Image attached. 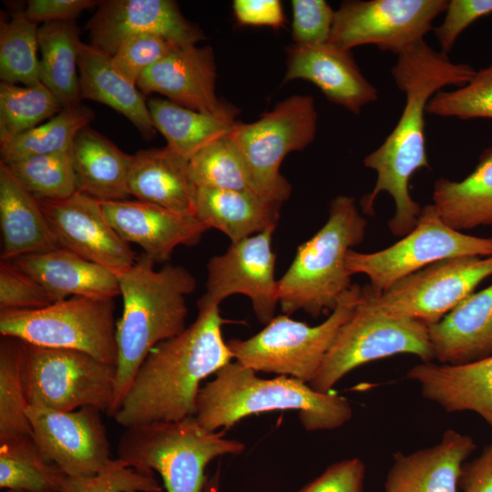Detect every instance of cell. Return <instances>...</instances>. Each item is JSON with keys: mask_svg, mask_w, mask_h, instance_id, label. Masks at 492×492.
I'll return each mask as SVG.
<instances>
[{"mask_svg": "<svg viewBox=\"0 0 492 492\" xmlns=\"http://www.w3.org/2000/svg\"><path fill=\"white\" fill-rule=\"evenodd\" d=\"M476 449L470 436L447 429L432 446L396 452L382 492H457L462 466Z\"/></svg>", "mask_w": 492, "mask_h": 492, "instance_id": "obj_22", "label": "cell"}, {"mask_svg": "<svg viewBox=\"0 0 492 492\" xmlns=\"http://www.w3.org/2000/svg\"><path fill=\"white\" fill-rule=\"evenodd\" d=\"M446 0L344 1L334 11L329 43L343 50L374 45L398 55L424 39Z\"/></svg>", "mask_w": 492, "mask_h": 492, "instance_id": "obj_14", "label": "cell"}, {"mask_svg": "<svg viewBox=\"0 0 492 492\" xmlns=\"http://www.w3.org/2000/svg\"><path fill=\"white\" fill-rule=\"evenodd\" d=\"M274 410H298L307 431L339 428L353 415L351 404L343 396L315 391L287 375L261 378L254 370L231 362L200 388L195 417L214 432L229 429L243 417Z\"/></svg>", "mask_w": 492, "mask_h": 492, "instance_id": "obj_4", "label": "cell"}, {"mask_svg": "<svg viewBox=\"0 0 492 492\" xmlns=\"http://www.w3.org/2000/svg\"><path fill=\"white\" fill-rule=\"evenodd\" d=\"M365 466L359 457L330 465L318 477L295 492H363Z\"/></svg>", "mask_w": 492, "mask_h": 492, "instance_id": "obj_47", "label": "cell"}, {"mask_svg": "<svg viewBox=\"0 0 492 492\" xmlns=\"http://www.w3.org/2000/svg\"><path fill=\"white\" fill-rule=\"evenodd\" d=\"M435 359L458 365L492 354V285L474 292L428 326Z\"/></svg>", "mask_w": 492, "mask_h": 492, "instance_id": "obj_25", "label": "cell"}, {"mask_svg": "<svg viewBox=\"0 0 492 492\" xmlns=\"http://www.w3.org/2000/svg\"><path fill=\"white\" fill-rule=\"evenodd\" d=\"M94 112L79 104L63 108L51 119L11 139L1 149V161L69 150L78 132L94 119Z\"/></svg>", "mask_w": 492, "mask_h": 492, "instance_id": "obj_35", "label": "cell"}, {"mask_svg": "<svg viewBox=\"0 0 492 492\" xmlns=\"http://www.w3.org/2000/svg\"><path fill=\"white\" fill-rule=\"evenodd\" d=\"M477 70L452 62L423 39L397 55L391 68L395 85L405 94L399 120L384 141L364 159L376 172L373 190L361 200L363 211L374 214V203L385 191L394 200L395 212L388 221L395 236L404 237L417 224L422 208L410 195L409 180L420 169H430L425 151V114L431 97L443 87L467 84Z\"/></svg>", "mask_w": 492, "mask_h": 492, "instance_id": "obj_1", "label": "cell"}, {"mask_svg": "<svg viewBox=\"0 0 492 492\" xmlns=\"http://www.w3.org/2000/svg\"><path fill=\"white\" fill-rule=\"evenodd\" d=\"M233 11L239 24L247 26H282L285 17L278 0H235Z\"/></svg>", "mask_w": 492, "mask_h": 492, "instance_id": "obj_49", "label": "cell"}, {"mask_svg": "<svg viewBox=\"0 0 492 492\" xmlns=\"http://www.w3.org/2000/svg\"><path fill=\"white\" fill-rule=\"evenodd\" d=\"M400 354L432 362L435 354L428 326L378 308L362 288L354 314L340 329L318 374L309 384L315 391L328 393L354 368Z\"/></svg>", "mask_w": 492, "mask_h": 492, "instance_id": "obj_8", "label": "cell"}, {"mask_svg": "<svg viewBox=\"0 0 492 492\" xmlns=\"http://www.w3.org/2000/svg\"><path fill=\"white\" fill-rule=\"evenodd\" d=\"M406 376L418 384L425 399L445 411L474 412L492 429V354L458 365L422 362Z\"/></svg>", "mask_w": 492, "mask_h": 492, "instance_id": "obj_23", "label": "cell"}, {"mask_svg": "<svg viewBox=\"0 0 492 492\" xmlns=\"http://www.w3.org/2000/svg\"><path fill=\"white\" fill-rule=\"evenodd\" d=\"M38 25L17 11L0 24V78L26 87L41 83L39 77Z\"/></svg>", "mask_w": 492, "mask_h": 492, "instance_id": "obj_37", "label": "cell"}, {"mask_svg": "<svg viewBox=\"0 0 492 492\" xmlns=\"http://www.w3.org/2000/svg\"><path fill=\"white\" fill-rule=\"evenodd\" d=\"M57 302L41 284L7 261L0 262V311L30 310Z\"/></svg>", "mask_w": 492, "mask_h": 492, "instance_id": "obj_44", "label": "cell"}, {"mask_svg": "<svg viewBox=\"0 0 492 492\" xmlns=\"http://www.w3.org/2000/svg\"><path fill=\"white\" fill-rule=\"evenodd\" d=\"M155 264L143 253L118 275L123 311L117 323V384L111 416L149 351L186 329V296L195 291L196 279L183 266L165 264L157 271Z\"/></svg>", "mask_w": 492, "mask_h": 492, "instance_id": "obj_3", "label": "cell"}, {"mask_svg": "<svg viewBox=\"0 0 492 492\" xmlns=\"http://www.w3.org/2000/svg\"><path fill=\"white\" fill-rule=\"evenodd\" d=\"M62 107L42 84L21 87L0 83V147L56 115Z\"/></svg>", "mask_w": 492, "mask_h": 492, "instance_id": "obj_38", "label": "cell"}, {"mask_svg": "<svg viewBox=\"0 0 492 492\" xmlns=\"http://www.w3.org/2000/svg\"><path fill=\"white\" fill-rule=\"evenodd\" d=\"M292 38L296 46L328 43L334 11L323 0H292Z\"/></svg>", "mask_w": 492, "mask_h": 492, "instance_id": "obj_45", "label": "cell"}, {"mask_svg": "<svg viewBox=\"0 0 492 492\" xmlns=\"http://www.w3.org/2000/svg\"><path fill=\"white\" fill-rule=\"evenodd\" d=\"M433 201L442 220L458 231L492 225V148L462 180L437 179Z\"/></svg>", "mask_w": 492, "mask_h": 492, "instance_id": "obj_31", "label": "cell"}, {"mask_svg": "<svg viewBox=\"0 0 492 492\" xmlns=\"http://www.w3.org/2000/svg\"><path fill=\"white\" fill-rule=\"evenodd\" d=\"M100 413L92 406L68 412L26 407L41 455L71 477L96 476L114 460Z\"/></svg>", "mask_w": 492, "mask_h": 492, "instance_id": "obj_15", "label": "cell"}, {"mask_svg": "<svg viewBox=\"0 0 492 492\" xmlns=\"http://www.w3.org/2000/svg\"><path fill=\"white\" fill-rule=\"evenodd\" d=\"M71 152L78 191L100 202L127 200L133 155L89 126L78 132Z\"/></svg>", "mask_w": 492, "mask_h": 492, "instance_id": "obj_28", "label": "cell"}, {"mask_svg": "<svg viewBox=\"0 0 492 492\" xmlns=\"http://www.w3.org/2000/svg\"><path fill=\"white\" fill-rule=\"evenodd\" d=\"M6 165L38 200H65L77 191L71 149L28 157Z\"/></svg>", "mask_w": 492, "mask_h": 492, "instance_id": "obj_40", "label": "cell"}, {"mask_svg": "<svg viewBox=\"0 0 492 492\" xmlns=\"http://www.w3.org/2000/svg\"><path fill=\"white\" fill-rule=\"evenodd\" d=\"M153 471L138 469L116 458L105 470L88 477L65 476L60 492H161Z\"/></svg>", "mask_w": 492, "mask_h": 492, "instance_id": "obj_42", "label": "cell"}, {"mask_svg": "<svg viewBox=\"0 0 492 492\" xmlns=\"http://www.w3.org/2000/svg\"><path fill=\"white\" fill-rule=\"evenodd\" d=\"M274 230L233 241L223 254L211 257L207 264L206 292L200 299L220 305L232 294H244L260 323L267 324L279 303L276 256L272 250Z\"/></svg>", "mask_w": 492, "mask_h": 492, "instance_id": "obj_16", "label": "cell"}, {"mask_svg": "<svg viewBox=\"0 0 492 492\" xmlns=\"http://www.w3.org/2000/svg\"><path fill=\"white\" fill-rule=\"evenodd\" d=\"M203 492H219L218 475L214 476L210 480H207Z\"/></svg>", "mask_w": 492, "mask_h": 492, "instance_id": "obj_51", "label": "cell"}, {"mask_svg": "<svg viewBox=\"0 0 492 492\" xmlns=\"http://www.w3.org/2000/svg\"><path fill=\"white\" fill-rule=\"evenodd\" d=\"M366 225L354 198L339 195L332 200L327 221L298 247L278 280L279 304L285 314L302 310L316 318L335 309L353 285L346 255L364 240Z\"/></svg>", "mask_w": 492, "mask_h": 492, "instance_id": "obj_5", "label": "cell"}, {"mask_svg": "<svg viewBox=\"0 0 492 492\" xmlns=\"http://www.w3.org/2000/svg\"><path fill=\"white\" fill-rule=\"evenodd\" d=\"M443 23L435 28L441 52L447 54L460 34L477 19L492 14V0L448 1Z\"/></svg>", "mask_w": 492, "mask_h": 492, "instance_id": "obj_46", "label": "cell"}, {"mask_svg": "<svg viewBox=\"0 0 492 492\" xmlns=\"http://www.w3.org/2000/svg\"><path fill=\"white\" fill-rule=\"evenodd\" d=\"M0 333L118 364L114 299L71 296L39 309L0 311Z\"/></svg>", "mask_w": 492, "mask_h": 492, "instance_id": "obj_9", "label": "cell"}, {"mask_svg": "<svg viewBox=\"0 0 492 492\" xmlns=\"http://www.w3.org/2000/svg\"><path fill=\"white\" fill-rule=\"evenodd\" d=\"M459 256H492V238L451 228L432 203L422 208L415 227L391 246L370 253L350 250L346 267L351 275L365 274L370 287L382 293L432 263Z\"/></svg>", "mask_w": 492, "mask_h": 492, "instance_id": "obj_12", "label": "cell"}, {"mask_svg": "<svg viewBox=\"0 0 492 492\" xmlns=\"http://www.w3.org/2000/svg\"><path fill=\"white\" fill-rule=\"evenodd\" d=\"M190 170L198 188L241 190L257 195L245 160L229 135L193 156L190 159Z\"/></svg>", "mask_w": 492, "mask_h": 492, "instance_id": "obj_39", "label": "cell"}, {"mask_svg": "<svg viewBox=\"0 0 492 492\" xmlns=\"http://www.w3.org/2000/svg\"><path fill=\"white\" fill-rule=\"evenodd\" d=\"M66 475L41 455L33 436L0 443V487L26 492L60 491Z\"/></svg>", "mask_w": 492, "mask_h": 492, "instance_id": "obj_34", "label": "cell"}, {"mask_svg": "<svg viewBox=\"0 0 492 492\" xmlns=\"http://www.w3.org/2000/svg\"><path fill=\"white\" fill-rule=\"evenodd\" d=\"M148 108L154 125L167 140V147L187 159L210 144L230 134L235 116L194 111L169 100L150 98Z\"/></svg>", "mask_w": 492, "mask_h": 492, "instance_id": "obj_33", "label": "cell"}, {"mask_svg": "<svg viewBox=\"0 0 492 492\" xmlns=\"http://www.w3.org/2000/svg\"><path fill=\"white\" fill-rule=\"evenodd\" d=\"M216 64L210 46H180L148 68L136 86L144 94L159 93L183 108L220 116L237 110L221 102L215 90Z\"/></svg>", "mask_w": 492, "mask_h": 492, "instance_id": "obj_19", "label": "cell"}, {"mask_svg": "<svg viewBox=\"0 0 492 492\" xmlns=\"http://www.w3.org/2000/svg\"><path fill=\"white\" fill-rule=\"evenodd\" d=\"M179 45L156 35H142L126 40L111 56L115 68L137 84L142 74Z\"/></svg>", "mask_w": 492, "mask_h": 492, "instance_id": "obj_43", "label": "cell"}, {"mask_svg": "<svg viewBox=\"0 0 492 492\" xmlns=\"http://www.w3.org/2000/svg\"><path fill=\"white\" fill-rule=\"evenodd\" d=\"M426 113L461 120L492 119V63L476 71L465 86L436 92L427 104Z\"/></svg>", "mask_w": 492, "mask_h": 492, "instance_id": "obj_41", "label": "cell"}, {"mask_svg": "<svg viewBox=\"0 0 492 492\" xmlns=\"http://www.w3.org/2000/svg\"><path fill=\"white\" fill-rule=\"evenodd\" d=\"M1 261L59 248L40 207L14 176L9 167L0 162Z\"/></svg>", "mask_w": 492, "mask_h": 492, "instance_id": "obj_27", "label": "cell"}, {"mask_svg": "<svg viewBox=\"0 0 492 492\" xmlns=\"http://www.w3.org/2000/svg\"><path fill=\"white\" fill-rule=\"evenodd\" d=\"M361 293L360 285L353 284L329 317L318 325L279 315L251 338L231 339L227 344L236 362L245 367L309 384L318 374L340 329L354 314Z\"/></svg>", "mask_w": 492, "mask_h": 492, "instance_id": "obj_7", "label": "cell"}, {"mask_svg": "<svg viewBox=\"0 0 492 492\" xmlns=\"http://www.w3.org/2000/svg\"><path fill=\"white\" fill-rule=\"evenodd\" d=\"M6 492H26V491L7 490ZM55 492H60V491H55Z\"/></svg>", "mask_w": 492, "mask_h": 492, "instance_id": "obj_52", "label": "cell"}, {"mask_svg": "<svg viewBox=\"0 0 492 492\" xmlns=\"http://www.w3.org/2000/svg\"><path fill=\"white\" fill-rule=\"evenodd\" d=\"M492 276V256H459L432 263L395 282L382 293L363 289L378 308L417 320L427 326L439 322L477 286Z\"/></svg>", "mask_w": 492, "mask_h": 492, "instance_id": "obj_13", "label": "cell"}, {"mask_svg": "<svg viewBox=\"0 0 492 492\" xmlns=\"http://www.w3.org/2000/svg\"><path fill=\"white\" fill-rule=\"evenodd\" d=\"M59 245L117 275L138 257L108 221L100 201L80 191L65 200H38Z\"/></svg>", "mask_w": 492, "mask_h": 492, "instance_id": "obj_17", "label": "cell"}, {"mask_svg": "<svg viewBox=\"0 0 492 492\" xmlns=\"http://www.w3.org/2000/svg\"><path fill=\"white\" fill-rule=\"evenodd\" d=\"M116 232L140 246L155 263L169 261L179 246H194L209 230L195 215L178 213L140 200L100 202Z\"/></svg>", "mask_w": 492, "mask_h": 492, "instance_id": "obj_20", "label": "cell"}, {"mask_svg": "<svg viewBox=\"0 0 492 492\" xmlns=\"http://www.w3.org/2000/svg\"><path fill=\"white\" fill-rule=\"evenodd\" d=\"M81 98L105 104L125 116L150 138L154 128L148 102L136 84L120 74L111 56L90 44L81 43L78 54Z\"/></svg>", "mask_w": 492, "mask_h": 492, "instance_id": "obj_29", "label": "cell"}, {"mask_svg": "<svg viewBox=\"0 0 492 492\" xmlns=\"http://www.w3.org/2000/svg\"><path fill=\"white\" fill-rule=\"evenodd\" d=\"M284 82L302 78L313 83L333 103L354 114L378 99V90L364 77L351 50L332 44L294 46L287 49Z\"/></svg>", "mask_w": 492, "mask_h": 492, "instance_id": "obj_21", "label": "cell"}, {"mask_svg": "<svg viewBox=\"0 0 492 492\" xmlns=\"http://www.w3.org/2000/svg\"><path fill=\"white\" fill-rule=\"evenodd\" d=\"M204 428L195 416L126 428L117 449L118 459L138 469L157 471L167 492H203L205 468L225 455H239L245 445Z\"/></svg>", "mask_w": 492, "mask_h": 492, "instance_id": "obj_6", "label": "cell"}, {"mask_svg": "<svg viewBox=\"0 0 492 492\" xmlns=\"http://www.w3.org/2000/svg\"><path fill=\"white\" fill-rule=\"evenodd\" d=\"M197 190L190 160L169 147L139 150L133 155L128 192L137 200L195 215Z\"/></svg>", "mask_w": 492, "mask_h": 492, "instance_id": "obj_26", "label": "cell"}, {"mask_svg": "<svg viewBox=\"0 0 492 492\" xmlns=\"http://www.w3.org/2000/svg\"><path fill=\"white\" fill-rule=\"evenodd\" d=\"M81 43L75 21L46 23L38 27L40 81L62 108L81 104L77 76Z\"/></svg>", "mask_w": 492, "mask_h": 492, "instance_id": "obj_32", "label": "cell"}, {"mask_svg": "<svg viewBox=\"0 0 492 492\" xmlns=\"http://www.w3.org/2000/svg\"><path fill=\"white\" fill-rule=\"evenodd\" d=\"M317 128L313 97L295 95L278 103L252 123L236 121L229 134L248 168L255 192L282 203L292 186L281 174L285 156L313 142Z\"/></svg>", "mask_w": 492, "mask_h": 492, "instance_id": "obj_11", "label": "cell"}, {"mask_svg": "<svg viewBox=\"0 0 492 492\" xmlns=\"http://www.w3.org/2000/svg\"><path fill=\"white\" fill-rule=\"evenodd\" d=\"M26 343L12 336L0 340V443L32 436L22 381Z\"/></svg>", "mask_w": 492, "mask_h": 492, "instance_id": "obj_36", "label": "cell"}, {"mask_svg": "<svg viewBox=\"0 0 492 492\" xmlns=\"http://www.w3.org/2000/svg\"><path fill=\"white\" fill-rule=\"evenodd\" d=\"M90 45L112 56L128 39L156 35L179 46L196 45L201 29L172 0H106L87 24Z\"/></svg>", "mask_w": 492, "mask_h": 492, "instance_id": "obj_18", "label": "cell"}, {"mask_svg": "<svg viewBox=\"0 0 492 492\" xmlns=\"http://www.w3.org/2000/svg\"><path fill=\"white\" fill-rule=\"evenodd\" d=\"M93 0H29L25 15L34 23L75 21L84 10L98 5Z\"/></svg>", "mask_w": 492, "mask_h": 492, "instance_id": "obj_48", "label": "cell"}, {"mask_svg": "<svg viewBox=\"0 0 492 492\" xmlns=\"http://www.w3.org/2000/svg\"><path fill=\"white\" fill-rule=\"evenodd\" d=\"M22 381L30 406L62 412L92 406L112 415L117 365L87 353L26 343Z\"/></svg>", "mask_w": 492, "mask_h": 492, "instance_id": "obj_10", "label": "cell"}, {"mask_svg": "<svg viewBox=\"0 0 492 492\" xmlns=\"http://www.w3.org/2000/svg\"><path fill=\"white\" fill-rule=\"evenodd\" d=\"M196 320L152 348L113 415L126 427L195 416L200 383L233 359L219 305L199 299Z\"/></svg>", "mask_w": 492, "mask_h": 492, "instance_id": "obj_2", "label": "cell"}, {"mask_svg": "<svg viewBox=\"0 0 492 492\" xmlns=\"http://www.w3.org/2000/svg\"><path fill=\"white\" fill-rule=\"evenodd\" d=\"M459 488L462 492H492V441L477 457L463 465Z\"/></svg>", "mask_w": 492, "mask_h": 492, "instance_id": "obj_50", "label": "cell"}, {"mask_svg": "<svg viewBox=\"0 0 492 492\" xmlns=\"http://www.w3.org/2000/svg\"><path fill=\"white\" fill-rule=\"evenodd\" d=\"M9 261L56 301L71 296L114 299L120 295L116 273L61 247L24 254Z\"/></svg>", "mask_w": 492, "mask_h": 492, "instance_id": "obj_24", "label": "cell"}, {"mask_svg": "<svg viewBox=\"0 0 492 492\" xmlns=\"http://www.w3.org/2000/svg\"><path fill=\"white\" fill-rule=\"evenodd\" d=\"M281 206L249 191L198 188L195 216L233 242L275 229Z\"/></svg>", "mask_w": 492, "mask_h": 492, "instance_id": "obj_30", "label": "cell"}]
</instances>
